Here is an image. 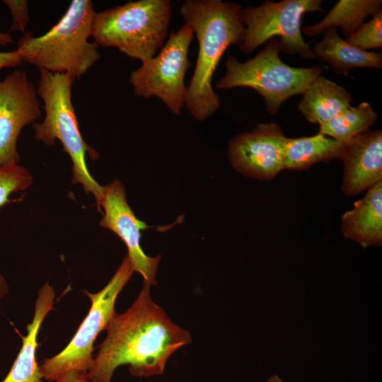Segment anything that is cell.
<instances>
[{
	"instance_id": "1",
	"label": "cell",
	"mask_w": 382,
	"mask_h": 382,
	"mask_svg": "<svg viewBox=\"0 0 382 382\" xmlns=\"http://www.w3.org/2000/svg\"><path fill=\"white\" fill-rule=\"evenodd\" d=\"M150 286L144 284L132 305L108 324L106 337L87 372L91 382H111L121 365H128L136 377L161 375L170 356L192 342L190 332L153 301Z\"/></svg>"
},
{
	"instance_id": "2",
	"label": "cell",
	"mask_w": 382,
	"mask_h": 382,
	"mask_svg": "<svg viewBox=\"0 0 382 382\" xmlns=\"http://www.w3.org/2000/svg\"><path fill=\"white\" fill-rule=\"evenodd\" d=\"M241 10L239 4L221 0H186L180 9L198 41L196 64L185 98V106L198 121L205 120L219 108L212 78L227 48L244 40Z\"/></svg>"
},
{
	"instance_id": "3",
	"label": "cell",
	"mask_w": 382,
	"mask_h": 382,
	"mask_svg": "<svg viewBox=\"0 0 382 382\" xmlns=\"http://www.w3.org/2000/svg\"><path fill=\"white\" fill-rule=\"evenodd\" d=\"M96 13L91 1H71L59 21L45 33L35 37L30 31L24 33L16 49L22 62L39 70L79 79L100 57L98 45L88 40Z\"/></svg>"
},
{
	"instance_id": "4",
	"label": "cell",
	"mask_w": 382,
	"mask_h": 382,
	"mask_svg": "<svg viewBox=\"0 0 382 382\" xmlns=\"http://www.w3.org/2000/svg\"><path fill=\"white\" fill-rule=\"evenodd\" d=\"M74 79L66 74L40 70L37 95L44 103L45 118L34 124L35 139L47 146H53L55 140L62 143L72 162V183L82 185L86 193H91L98 209L103 197V186L91 175L86 164V154L96 159L99 154L86 143L79 130L71 100Z\"/></svg>"
},
{
	"instance_id": "5",
	"label": "cell",
	"mask_w": 382,
	"mask_h": 382,
	"mask_svg": "<svg viewBox=\"0 0 382 382\" xmlns=\"http://www.w3.org/2000/svg\"><path fill=\"white\" fill-rule=\"evenodd\" d=\"M172 15L170 0H139L96 12L92 37L99 46L115 47L141 62L163 46Z\"/></svg>"
},
{
	"instance_id": "6",
	"label": "cell",
	"mask_w": 382,
	"mask_h": 382,
	"mask_svg": "<svg viewBox=\"0 0 382 382\" xmlns=\"http://www.w3.org/2000/svg\"><path fill=\"white\" fill-rule=\"evenodd\" d=\"M279 51V39L273 37L262 51L245 62L229 55L225 62L226 72L216 83V88H251L263 97L267 112L275 115L285 100L303 94L323 71L320 66H291L281 60Z\"/></svg>"
},
{
	"instance_id": "7",
	"label": "cell",
	"mask_w": 382,
	"mask_h": 382,
	"mask_svg": "<svg viewBox=\"0 0 382 382\" xmlns=\"http://www.w3.org/2000/svg\"><path fill=\"white\" fill-rule=\"evenodd\" d=\"M134 272L126 255L102 290L95 294L85 291L91 301L90 310L67 346L55 356L45 359L40 366L44 379L56 382L69 372L89 371L93 363L94 342L116 313L117 298Z\"/></svg>"
},
{
	"instance_id": "8",
	"label": "cell",
	"mask_w": 382,
	"mask_h": 382,
	"mask_svg": "<svg viewBox=\"0 0 382 382\" xmlns=\"http://www.w3.org/2000/svg\"><path fill=\"white\" fill-rule=\"evenodd\" d=\"M322 0H266L259 6L241 10V21L245 29L243 42L238 45L249 54L273 37H279L280 50L289 55L316 59L310 45L301 35V21L308 12L319 11Z\"/></svg>"
},
{
	"instance_id": "9",
	"label": "cell",
	"mask_w": 382,
	"mask_h": 382,
	"mask_svg": "<svg viewBox=\"0 0 382 382\" xmlns=\"http://www.w3.org/2000/svg\"><path fill=\"white\" fill-rule=\"evenodd\" d=\"M193 37L194 30L187 23L173 31L159 52L130 74L134 93L146 99L158 97L173 115H179L185 105L184 79L190 65L188 51Z\"/></svg>"
},
{
	"instance_id": "10",
	"label": "cell",
	"mask_w": 382,
	"mask_h": 382,
	"mask_svg": "<svg viewBox=\"0 0 382 382\" xmlns=\"http://www.w3.org/2000/svg\"><path fill=\"white\" fill-rule=\"evenodd\" d=\"M37 95L23 70H15L0 81V166L18 163V136L41 115Z\"/></svg>"
},
{
	"instance_id": "11",
	"label": "cell",
	"mask_w": 382,
	"mask_h": 382,
	"mask_svg": "<svg viewBox=\"0 0 382 382\" xmlns=\"http://www.w3.org/2000/svg\"><path fill=\"white\" fill-rule=\"evenodd\" d=\"M286 137L277 123H260L230 140L228 156L238 173L260 180L273 179L284 166Z\"/></svg>"
},
{
	"instance_id": "12",
	"label": "cell",
	"mask_w": 382,
	"mask_h": 382,
	"mask_svg": "<svg viewBox=\"0 0 382 382\" xmlns=\"http://www.w3.org/2000/svg\"><path fill=\"white\" fill-rule=\"evenodd\" d=\"M103 197L100 208L104 214L100 226L117 234L127 248L134 271L139 273L145 284L150 286L156 283V274L161 255H147L141 247V231L149 228L138 219L126 199L124 185L119 180L103 186Z\"/></svg>"
},
{
	"instance_id": "13",
	"label": "cell",
	"mask_w": 382,
	"mask_h": 382,
	"mask_svg": "<svg viewBox=\"0 0 382 382\" xmlns=\"http://www.w3.org/2000/svg\"><path fill=\"white\" fill-rule=\"evenodd\" d=\"M342 190L352 197L382 181V132L367 130L343 146Z\"/></svg>"
},
{
	"instance_id": "14",
	"label": "cell",
	"mask_w": 382,
	"mask_h": 382,
	"mask_svg": "<svg viewBox=\"0 0 382 382\" xmlns=\"http://www.w3.org/2000/svg\"><path fill=\"white\" fill-rule=\"evenodd\" d=\"M54 296V288L49 282L40 289L33 320L27 325V335L22 337V347L2 382H43L36 360L37 336L45 317L53 308Z\"/></svg>"
},
{
	"instance_id": "15",
	"label": "cell",
	"mask_w": 382,
	"mask_h": 382,
	"mask_svg": "<svg viewBox=\"0 0 382 382\" xmlns=\"http://www.w3.org/2000/svg\"><path fill=\"white\" fill-rule=\"evenodd\" d=\"M345 238L366 248L382 244V181L367 190L365 196L341 217Z\"/></svg>"
},
{
	"instance_id": "16",
	"label": "cell",
	"mask_w": 382,
	"mask_h": 382,
	"mask_svg": "<svg viewBox=\"0 0 382 382\" xmlns=\"http://www.w3.org/2000/svg\"><path fill=\"white\" fill-rule=\"evenodd\" d=\"M352 100L346 88L320 75L303 93L299 110L309 122L320 126L349 108Z\"/></svg>"
},
{
	"instance_id": "17",
	"label": "cell",
	"mask_w": 382,
	"mask_h": 382,
	"mask_svg": "<svg viewBox=\"0 0 382 382\" xmlns=\"http://www.w3.org/2000/svg\"><path fill=\"white\" fill-rule=\"evenodd\" d=\"M323 37L311 48L316 58L326 62L334 71L349 76L354 68L381 69V53L360 50L337 34L336 28L323 32Z\"/></svg>"
},
{
	"instance_id": "18",
	"label": "cell",
	"mask_w": 382,
	"mask_h": 382,
	"mask_svg": "<svg viewBox=\"0 0 382 382\" xmlns=\"http://www.w3.org/2000/svg\"><path fill=\"white\" fill-rule=\"evenodd\" d=\"M344 144L321 133L311 137L286 138L284 169L303 170L321 162L341 158Z\"/></svg>"
},
{
	"instance_id": "19",
	"label": "cell",
	"mask_w": 382,
	"mask_h": 382,
	"mask_svg": "<svg viewBox=\"0 0 382 382\" xmlns=\"http://www.w3.org/2000/svg\"><path fill=\"white\" fill-rule=\"evenodd\" d=\"M381 0H340L319 23L303 28L304 35L313 37L330 28L340 27L347 37L375 16L381 8Z\"/></svg>"
},
{
	"instance_id": "20",
	"label": "cell",
	"mask_w": 382,
	"mask_h": 382,
	"mask_svg": "<svg viewBox=\"0 0 382 382\" xmlns=\"http://www.w3.org/2000/svg\"><path fill=\"white\" fill-rule=\"evenodd\" d=\"M377 119V114L367 102L357 107L349 106L329 122L320 125L319 132L345 144L369 130Z\"/></svg>"
},
{
	"instance_id": "21",
	"label": "cell",
	"mask_w": 382,
	"mask_h": 382,
	"mask_svg": "<svg viewBox=\"0 0 382 382\" xmlns=\"http://www.w3.org/2000/svg\"><path fill=\"white\" fill-rule=\"evenodd\" d=\"M33 182L28 170L18 164L0 166V208L11 202L9 197L25 190Z\"/></svg>"
},
{
	"instance_id": "22",
	"label": "cell",
	"mask_w": 382,
	"mask_h": 382,
	"mask_svg": "<svg viewBox=\"0 0 382 382\" xmlns=\"http://www.w3.org/2000/svg\"><path fill=\"white\" fill-rule=\"evenodd\" d=\"M352 46L363 51L382 46V10L345 39Z\"/></svg>"
},
{
	"instance_id": "23",
	"label": "cell",
	"mask_w": 382,
	"mask_h": 382,
	"mask_svg": "<svg viewBox=\"0 0 382 382\" xmlns=\"http://www.w3.org/2000/svg\"><path fill=\"white\" fill-rule=\"evenodd\" d=\"M3 2L9 8L12 21L8 33L20 31L25 33L28 18V1L23 0H5Z\"/></svg>"
},
{
	"instance_id": "24",
	"label": "cell",
	"mask_w": 382,
	"mask_h": 382,
	"mask_svg": "<svg viewBox=\"0 0 382 382\" xmlns=\"http://www.w3.org/2000/svg\"><path fill=\"white\" fill-rule=\"evenodd\" d=\"M22 62L21 54L17 50L9 52H0V70L4 68L17 66Z\"/></svg>"
},
{
	"instance_id": "25",
	"label": "cell",
	"mask_w": 382,
	"mask_h": 382,
	"mask_svg": "<svg viewBox=\"0 0 382 382\" xmlns=\"http://www.w3.org/2000/svg\"><path fill=\"white\" fill-rule=\"evenodd\" d=\"M56 382H91V381L88 378L86 372L71 371L66 374L62 378H60Z\"/></svg>"
},
{
	"instance_id": "26",
	"label": "cell",
	"mask_w": 382,
	"mask_h": 382,
	"mask_svg": "<svg viewBox=\"0 0 382 382\" xmlns=\"http://www.w3.org/2000/svg\"><path fill=\"white\" fill-rule=\"evenodd\" d=\"M13 42L11 33L0 31V45L6 46Z\"/></svg>"
},
{
	"instance_id": "27",
	"label": "cell",
	"mask_w": 382,
	"mask_h": 382,
	"mask_svg": "<svg viewBox=\"0 0 382 382\" xmlns=\"http://www.w3.org/2000/svg\"><path fill=\"white\" fill-rule=\"evenodd\" d=\"M8 292V285L4 277L0 274V299L4 298Z\"/></svg>"
},
{
	"instance_id": "28",
	"label": "cell",
	"mask_w": 382,
	"mask_h": 382,
	"mask_svg": "<svg viewBox=\"0 0 382 382\" xmlns=\"http://www.w3.org/2000/svg\"><path fill=\"white\" fill-rule=\"evenodd\" d=\"M267 382H282V379L277 375L271 376Z\"/></svg>"
}]
</instances>
